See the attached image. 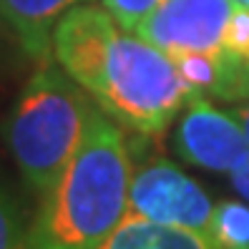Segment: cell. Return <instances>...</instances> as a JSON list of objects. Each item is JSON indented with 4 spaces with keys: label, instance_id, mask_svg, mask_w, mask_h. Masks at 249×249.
I'll list each match as a JSON object with an SVG mask.
<instances>
[{
    "label": "cell",
    "instance_id": "cell-1",
    "mask_svg": "<svg viewBox=\"0 0 249 249\" xmlns=\"http://www.w3.org/2000/svg\"><path fill=\"white\" fill-rule=\"evenodd\" d=\"M51 53L101 111L141 136H159L192 98L174 58L126 31L104 5L71 8L53 31Z\"/></svg>",
    "mask_w": 249,
    "mask_h": 249
},
{
    "label": "cell",
    "instance_id": "cell-2",
    "mask_svg": "<svg viewBox=\"0 0 249 249\" xmlns=\"http://www.w3.org/2000/svg\"><path fill=\"white\" fill-rule=\"evenodd\" d=\"M134 177L124 131L93 111L83 141L58 174L31 222V249H98L128 214Z\"/></svg>",
    "mask_w": 249,
    "mask_h": 249
},
{
    "label": "cell",
    "instance_id": "cell-3",
    "mask_svg": "<svg viewBox=\"0 0 249 249\" xmlns=\"http://www.w3.org/2000/svg\"><path fill=\"white\" fill-rule=\"evenodd\" d=\"M96 101L55 63L38 61L3 121L5 146L36 194H46L83 141Z\"/></svg>",
    "mask_w": 249,
    "mask_h": 249
},
{
    "label": "cell",
    "instance_id": "cell-4",
    "mask_svg": "<svg viewBox=\"0 0 249 249\" xmlns=\"http://www.w3.org/2000/svg\"><path fill=\"white\" fill-rule=\"evenodd\" d=\"M214 207L212 196L169 159L154 156L134 169L126 216L209 234Z\"/></svg>",
    "mask_w": 249,
    "mask_h": 249
},
{
    "label": "cell",
    "instance_id": "cell-5",
    "mask_svg": "<svg viewBox=\"0 0 249 249\" xmlns=\"http://www.w3.org/2000/svg\"><path fill=\"white\" fill-rule=\"evenodd\" d=\"M234 0H161L134 31L169 55L224 48Z\"/></svg>",
    "mask_w": 249,
    "mask_h": 249
},
{
    "label": "cell",
    "instance_id": "cell-6",
    "mask_svg": "<svg viewBox=\"0 0 249 249\" xmlns=\"http://www.w3.org/2000/svg\"><path fill=\"white\" fill-rule=\"evenodd\" d=\"M174 146L184 161L219 174H231L249 156V139L239 121L204 96L189 98Z\"/></svg>",
    "mask_w": 249,
    "mask_h": 249
},
{
    "label": "cell",
    "instance_id": "cell-7",
    "mask_svg": "<svg viewBox=\"0 0 249 249\" xmlns=\"http://www.w3.org/2000/svg\"><path fill=\"white\" fill-rule=\"evenodd\" d=\"M81 3L98 0H0V23L28 55L46 61L58 20Z\"/></svg>",
    "mask_w": 249,
    "mask_h": 249
},
{
    "label": "cell",
    "instance_id": "cell-8",
    "mask_svg": "<svg viewBox=\"0 0 249 249\" xmlns=\"http://www.w3.org/2000/svg\"><path fill=\"white\" fill-rule=\"evenodd\" d=\"M98 249H222L209 234L126 216Z\"/></svg>",
    "mask_w": 249,
    "mask_h": 249
},
{
    "label": "cell",
    "instance_id": "cell-9",
    "mask_svg": "<svg viewBox=\"0 0 249 249\" xmlns=\"http://www.w3.org/2000/svg\"><path fill=\"white\" fill-rule=\"evenodd\" d=\"M209 237L222 249H249V201H219L212 214Z\"/></svg>",
    "mask_w": 249,
    "mask_h": 249
},
{
    "label": "cell",
    "instance_id": "cell-10",
    "mask_svg": "<svg viewBox=\"0 0 249 249\" xmlns=\"http://www.w3.org/2000/svg\"><path fill=\"white\" fill-rule=\"evenodd\" d=\"M0 249H31V222L18 199L0 184Z\"/></svg>",
    "mask_w": 249,
    "mask_h": 249
},
{
    "label": "cell",
    "instance_id": "cell-11",
    "mask_svg": "<svg viewBox=\"0 0 249 249\" xmlns=\"http://www.w3.org/2000/svg\"><path fill=\"white\" fill-rule=\"evenodd\" d=\"M224 51L249 63V8L247 5L237 3V8L231 13L224 33Z\"/></svg>",
    "mask_w": 249,
    "mask_h": 249
},
{
    "label": "cell",
    "instance_id": "cell-12",
    "mask_svg": "<svg viewBox=\"0 0 249 249\" xmlns=\"http://www.w3.org/2000/svg\"><path fill=\"white\" fill-rule=\"evenodd\" d=\"M101 3L126 31H134L161 0H101Z\"/></svg>",
    "mask_w": 249,
    "mask_h": 249
},
{
    "label": "cell",
    "instance_id": "cell-13",
    "mask_svg": "<svg viewBox=\"0 0 249 249\" xmlns=\"http://www.w3.org/2000/svg\"><path fill=\"white\" fill-rule=\"evenodd\" d=\"M229 179H231L234 192H237L244 201H249V156H247L242 164L229 174Z\"/></svg>",
    "mask_w": 249,
    "mask_h": 249
},
{
    "label": "cell",
    "instance_id": "cell-14",
    "mask_svg": "<svg viewBox=\"0 0 249 249\" xmlns=\"http://www.w3.org/2000/svg\"><path fill=\"white\" fill-rule=\"evenodd\" d=\"M231 116L239 121V126H242V131L247 134V139H249V104H244V106H237L231 111Z\"/></svg>",
    "mask_w": 249,
    "mask_h": 249
},
{
    "label": "cell",
    "instance_id": "cell-15",
    "mask_svg": "<svg viewBox=\"0 0 249 249\" xmlns=\"http://www.w3.org/2000/svg\"><path fill=\"white\" fill-rule=\"evenodd\" d=\"M234 3H239V5H247V8H249V0H234Z\"/></svg>",
    "mask_w": 249,
    "mask_h": 249
}]
</instances>
